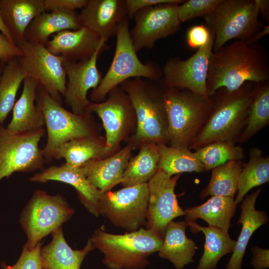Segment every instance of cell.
Returning a JSON list of instances; mask_svg holds the SVG:
<instances>
[{
  "instance_id": "obj_1",
  "label": "cell",
  "mask_w": 269,
  "mask_h": 269,
  "mask_svg": "<svg viewBox=\"0 0 269 269\" xmlns=\"http://www.w3.org/2000/svg\"><path fill=\"white\" fill-rule=\"evenodd\" d=\"M248 82H269V55L264 45L236 40L212 52L206 79L209 97L219 89L233 91Z\"/></svg>"
},
{
  "instance_id": "obj_2",
  "label": "cell",
  "mask_w": 269,
  "mask_h": 269,
  "mask_svg": "<svg viewBox=\"0 0 269 269\" xmlns=\"http://www.w3.org/2000/svg\"><path fill=\"white\" fill-rule=\"evenodd\" d=\"M255 85L246 82L233 91L222 88L210 96L208 117L188 149L196 150L215 142L236 143L246 125Z\"/></svg>"
},
{
  "instance_id": "obj_3",
  "label": "cell",
  "mask_w": 269,
  "mask_h": 269,
  "mask_svg": "<svg viewBox=\"0 0 269 269\" xmlns=\"http://www.w3.org/2000/svg\"><path fill=\"white\" fill-rule=\"evenodd\" d=\"M120 87L129 96L136 116V130L128 142L134 148L145 142L167 144V117L159 80L137 77L125 81Z\"/></svg>"
},
{
  "instance_id": "obj_4",
  "label": "cell",
  "mask_w": 269,
  "mask_h": 269,
  "mask_svg": "<svg viewBox=\"0 0 269 269\" xmlns=\"http://www.w3.org/2000/svg\"><path fill=\"white\" fill-rule=\"evenodd\" d=\"M104 254L103 262L110 269H142L148 257L158 252L163 239L142 228L124 234H113L102 227L89 239Z\"/></svg>"
},
{
  "instance_id": "obj_5",
  "label": "cell",
  "mask_w": 269,
  "mask_h": 269,
  "mask_svg": "<svg viewBox=\"0 0 269 269\" xmlns=\"http://www.w3.org/2000/svg\"><path fill=\"white\" fill-rule=\"evenodd\" d=\"M36 104L41 111L46 128L47 141L43 148L46 163L54 159L59 147L73 139L98 135L99 126L93 114L77 115L65 109L38 85Z\"/></svg>"
},
{
  "instance_id": "obj_6",
  "label": "cell",
  "mask_w": 269,
  "mask_h": 269,
  "mask_svg": "<svg viewBox=\"0 0 269 269\" xmlns=\"http://www.w3.org/2000/svg\"><path fill=\"white\" fill-rule=\"evenodd\" d=\"M163 88L168 123L167 144L188 148L208 117L210 98L186 89Z\"/></svg>"
},
{
  "instance_id": "obj_7",
  "label": "cell",
  "mask_w": 269,
  "mask_h": 269,
  "mask_svg": "<svg viewBox=\"0 0 269 269\" xmlns=\"http://www.w3.org/2000/svg\"><path fill=\"white\" fill-rule=\"evenodd\" d=\"M116 49L111 64L90 97L93 103L105 101L114 88L126 80L139 77L157 81L162 77V70L153 61L143 63L138 58L130 35L129 19L126 18L119 25L116 34Z\"/></svg>"
},
{
  "instance_id": "obj_8",
  "label": "cell",
  "mask_w": 269,
  "mask_h": 269,
  "mask_svg": "<svg viewBox=\"0 0 269 269\" xmlns=\"http://www.w3.org/2000/svg\"><path fill=\"white\" fill-rule=\"evenodd\" d=\"M256 0H222L210 13L204 16L206 26L214 37L213 52L232 39L250 40L264 24L259 19Z\"/></svg>"
},
{
  "instance_id": "obj_9",
  "label": "cell",
  "mask_w": 269,
  "mask_h": 269,
  "mask_svg": "<svg viewBox=\"0 0 269 269\" xmlns=\"http://www.w3.org/2000/svg\"><path fill=\"white\" fill-rule=\"evenodd\" d=\"M75 212L59 194L51 195L42 190L34 192L23 209L20 218L27 236L24 245L32 249L49 234L69 220Z\"/></svg>"
},
{
  "instance_id": "obj_10",
  "label": "cell",
  "mask_w": 269,
  "mask_h": 269,
  "mask_svg": "<svg viewBox=\"0 0 269 269\" xmlns=\"http://www.w3.org/2000/svg\"><path fill=\"white\" fill-rule=\"evenodd\" d=\"M108 95L102 102H91L87 109V113H96L102 122L107 157L119 150L121 142L128 140L136 127L135 111L128 94L119 86Z\"/></svg>"
},
{
  "instance_id": "obj_11",
  "label": "cell",
  "mask_w": 269,
  "mask_h": 269,
  "mask_svg": "<svg viewBox=\"0 0 269 269\" xmlns=\"http://www.w3.org/2000/svg\"><path fill=\"white\" fill-rule=\"evenodd\" d=\"M45 131L12 133L0 125V181L15 172L44 169L43 149L39 147Z\"/></svg>"
},
{
  "instance_id": "obj_12",
  "label": "cell",
  "mask_w": 269,
  "mask_h": 269,
  "mask_svg": "<svg viewBox=\"0 0 269 269\" xmlns=\"http://www.w3.org/2000/svg\"><path fill=\"white\" fill-rule=\"evenodd\" d=\"M22 52L19 60L27 77L34 79L55 100L62 104L66 90L63 58L50 52L45 45L24 41L17 45Z\"/></svg>"
},
{
  "instance_id": "obj_13",
  "label": "cell",
  "mask_w": 269,
  "mask_h": 269,
  "mask_svg": "<svg viewBox=\"0 0 269 269\" xmlns=\"http://www.w3.org/2000/svg\"><path fill=\"white\" fill-rule=\"evenodd\" d=\"M148 201L147 183H142L103 193L99 210L115 226L133 232L146 222Z\"/></svg>"
},
{
  "instance_id": "obj_14",
  "label": "cell",
  "mask_w": 269,
  "mask_h": 269,
  "mask_svg": "<svg viewBox=\"0 0 269 269\" xmlns=\"http://www.w3.org/2000/svg\"><path fill=\"white\" fill-rule=\"evenodd\" d=\"M214 37L186 59L169 58L164 64L159 82L165 88L186 89L208 98L206 79L210 57L213 52Z\"/></svg>"
},
{
  "instance_id": "obj_15",
  "label": "cell",
  "mask_w": 269,
  "mask_h": 269,
  "mask_svg": "<svg viewBox=\"0 0 269 269\" xmlns=\"http://www.w3.org/2000/svg\"><path fill=\"white\" fill-rule=\"evenodd\" d=\"M181 174L169 176L159 169L147 182L148 201L146 229L163 240L168 224L174 218L185 215L179 205L175 188Z\"/></svg>"
},
{
  "instance_id": "obj_16",
  "label": "cell",
  "mask_w": 269,
  "mask_h": 269,
  "mask_svg": "<svg viewBox=\"0 0 269 269\" xmlns=\"http://www.w3.org/2000/svg\"><path fill=\"white\" fill-rule=\"evenodd\" d=\"M178 4L152 5L139 10L134 15V25L130 35L136 52L151 49L156 41L176 33L181 22L177 15Z\"/></svg>"
},
{
  "instance_id": "obj_17",
  "label": "cell",
  "mask_w": 269,
  "mask_h": 269,
  "mask_svg": "<svg viewBox=\"0 0 269 269\" xmlns=\"http://www.w3.org/2000/svg\"><path fill=\"white\" fill-rule=\"evenodd\" d=\"M103 48H99L88 59L77 62L64 60L63 62L68 78L64 102L75 114L87 113V109L92 102L87 98L88 92L91 89H96L102 79L97 61Z\"/></svg>"
},
{
  "instance_id": "obj_18",
  "label": "cell",
  "mask_w": 269,
  "mask_h": 269,
  "mask_svg": "<svg viewBox=\"0 0 269 269\" xmlns=\"http://www.w3.org/2000/svg\"><path fill=\"white\" fill-rule=\"evenodd\" d=\"M127 15L125 0H88L78 18L82 27L108 39L116 35Z\"/></svg>"
},
{
  "instance_id": "obj_19",
  "label": "cell",
  "mask_w": 269,
  "mask_h": 269,
  "mask_svg": "<svg viewBox=\"0 0 269 269\" xmlns=\"http://www.w3.org/2000/svg\"><path fill=\"white\" fill-rule=\"evenodd\" d=\"M107 41V39L101 38L87 28L81 27L55 33L45 46L64 60L77 62L92 57L99 48L105 46Z\"/></svg>"
},
{
  "instance_id": "obj_20",
  "label": "cell",
  "mask_w": 269,
  "mask_h": 269,
  "mask_svg": "<svg viewBox=\"0 0 269 269\" xmlns=\"http://www.w3.org/2000/svg\"><path fill=\"white\" fill-rule=\"evenodd\" d=\"M28 179L34 182L57 181L70 184L75 188L79 200L88 211L96 217L100 215L99 202L103 193L89 182L80 167L65 162L44 168Z\"/></svg>"
},
{
  "instance_id": "obj_21",
  "label": "cell",
  "mask_w": 269,
  "mask_h": 269,
  "mask_svg": "<svg viewBox=\"0 0 269 269\" xmlns=\"http://www.w3.org/2000/svg\"><path fill=\"white\" fill-rule=\"evenodd\" d=\"M133 144L104 158L90 160L80 167L89 182L102 193L111 191L120 183L132 156Z\"/></svg>"
},
{
  "instance_id": "obj_22",
  "label": "cell",
  "mask_w": 269,
  "mask_h": 269,
  "mask_svg": "<svg viewBox=\"0 0 269 269\" xmlns=\"http://www.w3.org/2000/svg\"><path fill=\"white\" fill-rule=\"evenodd\" d=\"M22 93L12 109V117L6 129L12 133L38 131L44 129V119L36 103L38 84L33 78L24 80Z\"/></svg>"
},
{
  "instance_id": "obj_23",
  "label": "cell",
  "mask_w": 269,
  "mask_h": 269,
  "mask_svg": "<svg viewBox=\"0 0 269 269\" xmlns=\"http://www.w3.org/2000/svg\"><path fill=\"white\" fill-rule=\"evenodd\" d=\"M261 191V189L258 188L246 196L242 201L240 206L241 213L237 222L238 224H242V230L226 269H241L243 259L251 236L259 228L268 222L267 213L264 211L257 210L255 208Z\"/></svg>"
},
{
  "instance_id": "obj_24",
  "label": "cell",
  "mask_w": 269,
  "mask_h": 269,
  "mask_svg": "<svg viewBox=\"0 0 269 269\" xmlns=\"http://www.w3.org/2000/svg\"><path fill=\"white\" fill-rule=\"evenodd\" d=\"M52 235V241L40 250L42 267L46 269H80L87 255L95 249L89 239L83 249L73 250L64 238L62 227Z\"/></svg>"
},
{
  "instance_id": "obj_25",
  "label": "cell",
  "mask_w": 269,
  "mask_h": 269,
  "mask_svg": "<svg viewBox=\"0 0 269 269\" xmlns=\"http://www.w3.org/2000/svg\"><path fill=\"white\" fill-rule=\"evenodd\" d=\"M0 12L17 46L25 41V32L30 23L46 11L44 0H0Z\"/></svg>"
},
{
  "instance_id": "obj_26",
  "label": "cell",
  "mask_w": 269,
  "mask_h": 269,
  "mask_svg": "<svg viewBox=\"0 0 269 269\" xmlns=\"http://www.w3.org/2000/svg\"><path fill=\"white\" fill-rule=\"evenodd\" d=\"M75 11L55 10L44 12L36 17L27 27L24 38L27 41L45 45L49 36L65 30L81 27Z\"/></svg>"
},
{
  "instance_id": "obj_27",
  "label": "cell",
  "mask_w": 269,
  "mask_h": 269,
  "mask_svg": "<svg viewBox=\"0 0 269 269\" xmlns=\"http://www.w3.org/2000/svg\"><path fill=\"white\" fill-rule=\"evenodd\" d=\"M185 221L170 222L166 227L163 243L158 251L160 257L167 259L176 269H182L193 262L197 247L185 233Z\"/></svg>"
},
{
  "instance_id": "obj_28",
  "label": "cell",
  "mask_w": 269,
  "mask_h": 269,
  "mask_svg": "<svg viewBox=\"0 0 269 269\" xmlns=\"http://www.w3.org/2000/svg\"><path fill=\"white\" fill-rule=\"evenodd\" d=\"M237 205L234 198L213 196L200 205L184 209L186 216L185 221L188 223L201 219L209 226L217 227L228 233Z\"/></svg>"
},
{
  "instance_id": "obj_29",
  "label": "cell",
  "mask_w": 269,
  "mask_h": 269,
  "mask_svg": "<svg viewBox=\"0 0 269 269\" xmlns=\"http://www.w3.org/2000/svg\"><path fill=\"white\" fill-rule=\"evenodd\" d=\"M106 157V137L98 134L73 139L64 143L57 150L54 159L64 158L67 164L80 167L90 160Z\"/></svg>"
},
{
  "instance_id": "obj_30",
  "label": "cell",
  "mask_w": 269,
  "mask_h": 269,
  "mask_svg": "<svg viewBox=\"0 0 269 269\" xmlns=\"http://www.w3.org/2000/svg\"><path fill=\"white\" fill-rule=\"evenodd\" d=\"M187 224L191 231L202 232L205 237L204 252L197 269H214L223 256L233 253L236 241L232 239L229 233L217 227L201 226L195 221Z\"/></svg>"
},
{
  "instance_id": "obj_31",
  "label": "cell",
  "mask_w": 269,
  "mask_h": 269,
  "mask_svg": "<svg viewBox=\"0 0 269 269\" xmlns=\"http://www.w3.org/2000/svg\"><path fill=\"white\" fill-rule=\"evenodd\" d=\"M137 154L130 159L120 183L124 187L147 183L159 170V151L157 144L145 142Z\"/></svg>"
},
{
  "instance_id": "obj_32",
  "label": "cell",
  "mask_w": 269,
  "mask_h": 269,
  "mask_svg": "<svg viewBox=\"0 0 269 269\" xmlns=\"http://www.w3.org/2000/svg\"><path fill=\"white\" fill-rule=\"evenodd\" d=\"M269 123V82L255 83L246 125L237 142H247Z\"/></svg>"
},
{
  "instance_id": "obj_33",
  "label": "cell",
  "mask_w": 269,
  "mask_h": 269,
  "mask_svg": "<svg viewBox=\"0 0 269 269\" xmlns=\"http://www.w3.org/2000/svg\"><path fill=\"white\" fill-rule=\"evenodd\" d=\"M269 180V158L264 156L258 147L251 149L249 159L243 167L238 180L237 194L235 202L238 204L253 188Z\"/></svg>"
},
{
  "instance_id": "obj_34",
  "label": "cell",
  "mask_w": 269,
  "mask_h": 269,
  "mask_svg": "<svg viewBox=\"0 0 269 269\" xmlns=\"http://www.w3.org/2000/svg\"><path fill=\"white\" fill-rule=\"evenodd\" d=\"M243 167L242 160H233L211 169L210 181L201 191L200 197L204 198L211 195L234 198Z\"/></svg>"
},
{
  "instance_id": "obj_35",
  "label": "cell",
  "mask_w": 269,
  "mask_h": 269,
  "mask_svg": "<svg viewBox=\"0 0 269 269\" xmlns=\"http://www.w3.org/2000/svg\"><path fill=\"white\" fill-rule=\"evenodd\" d=\"M159 151V168L169 176L183 172H202L203 164L188 148L172 147L165 143L157 144Z\"/></svg>"
},
{
  "instance_id": "obj_36",
  "label": "cell",
  "mask_w": 269,
  "mask_h": 269,
  "mask_svg": "<svg viewBox=\"0 0 269 269\" xmlns=\"http://www.w3.org/2000/svg\"><path fill=\"white\" fill-rule=\"evenodd\" d=\"M26 77L19 57L5 63L0 79V125L12 110L17 91Z\"/></svg>"
},
{
  "instance_id": "obj_37",
  "label": "cell",
  "mask_w": 269,
  "mask_h": 269,
  "mask_svg": "<svg viewBox=\"0 0 269 269\" xmlns=\"http://www.w3.org/2000/svg\"><path fill=\"white\" fill-rule=\"evenodd\" d=\"M194 153L203 164L205 171H209L230 161L242 160L245 156L241 146L229 142L211 143L197 149Z\"/></svg>"
},
{
  "instance_id": "obj_38",
  "label": "cell",
  "mask_w": 269,
  "mask_h": 269,
  "mask_svg": "<svg viewBox=\"0 0 269 269\" xmlns=\"http://www.w3.org/2000/svg\"><path fill=\"white\" fill-rule=\"evenodd\" d=\"M222 0H188L178 4L177 15L180 22H184L211 12Z\"/></svg>"
},
{
  "instance_id": "obj_39",
  "label": "cell",
  "mask_w": 269,
  "mask_h": 269,
  "mask_svg": "<svg viewBox=\"0 0 269 269\" xmlns=\"http://www.w3.org/2000/svg\"><path fill=\"white\" fill-rule=\"evenodd\" d=\"M42 245L41 242L32 249H29L24 245L20 256L16 263L11 266L2 262L0 264L1 269H41L42 265L40 250Z\"/></svg>"
},
{
  "instance_id": "obj_40",
  "label": "cell",
  "mask_w": 269,
  "mask_h": 269,
  "mask_svg": "<svg viewBox=\"0 0 269 269\" xmlns=\"http://www.w3.org/2000/svg\"><path fill=\"white\" fill-rule=\"evenodd\" d=\"M211 36V34L206 25H194L187 31V44L191 48L198 49L205 46L209 41Z\"/></svg>"
},
{
  "instance_id": "obj_41",
  "label": "cell",
  "mask_w": 269,
  "mask_h": 269,
  "mask_svg": "<svg viewBox=\"0 0 269 269\" xmlns=\"http://www.w3.org/2000/svg\"><path fill=\"white\" fill-rule=\"evenodd\" d=\"M183 0H125L128 11L127 17L132 19L135 14L140 9L158 4L175 3L180 4L184 2Z\"/></svg>"
},
{
  "instance_id": "obj_42",
  "label": "cell",
  "mask_w": 269,
  "mask_h": 269,
  "mask_svg": "<svg viewBox=\"0 0 269 269\" xmlns=\"http://www.w3.org/2000/svg\"><path fill=\"white\" fill-rule=\"evenodd\" d=\"M88 0H44L45 11L55 10H66L75 11L82 9Z\"/></svg>"
},
{
  "instance_id": "obj_43",
  "label": "cell",
  "mask_w": 269,
  "mask_h": 269,
  "mask_svg": "<svg viewBox=\"0 0 269 269\" xmlns=\"http://www.w3.org/2000/svg\"><path fill=\"white\" fill-rule=\"evenodd\" d=\"M22 55L21 49L11 43L6 37L0 33V60L6 63L10 60Z\"/></svg>"
},
{
  "instance_id": "obj_44",
  "label": "cell",
  "mask_w": 269,
  "mask_h": 269,
  "mask_svg": "<svg viewBox=\"0 0 269 269\" xmlns=\"http://www.w3.org/2000/svg\"><path fill=\"white\" fill-rule=\"evenodd\" d=\"M253 258L251 265L254 269H265L269 267V250L257 246L251 248Z\"/></svg>"
},
{
  "instance_id": "obj_45",
  "label": "cell",
  "mask_w": 269,
  "mask_h": 269,
  "mask_svg": "<svg viewBox=\"0 0 269 269\" xmlns=\"http://www.w3.org/2000/svg\"><path fill=\"white\" fill-rule=\"evenodd\" d=\"M256 0L259 8L260 13H261L263 18L268 22L269 19V0Z\"/></svg>"
},
{
  "instance_id": "obj_46",
  "label": "cell",
  "mask_w": 269,
  "mask_h": 269,
  "mask_svg": "<svg viewBox=\"0 0 269 269\" xmlns=\"http://www.w3.org/2000/svg\"><path fill=\"white\" fill-rule=\"evenodd\" d=\"M269 33V25H268L259 30L250 40L246 42L249 44H253L258 43L263 37Z\"/></svg>"
},
{
  "instance_id": "obj_47",
  "label": "cell",
  "mask_w": 269,
  "mask_h": 269,
  "mask_svg": "<svg viewBox=\"0 0 269 269\" xmlns=\"http://www.w3.org/2000/svg\"><path fill=\"white\" fill-rule=\"evenodd\" d=\"M0 31L1 33L3 34L6 38L12 44H15L12 38L11 34L6 27L4 22L3 21V18L2 17L1 14L0 12Z\"/></svg>"
},
{
  "instance_id": "obj_48",
  "label": "cell",
  "mask_w": 269,
  "mask_h": 269,
  "mask_svg": "<svg viewBox=\"0 0 269 269\" xmlns=\"http://www.w3.org/2000/svg\"><path fill=\"white\" fill-rule=\"evenodd\" d=\"M5 63L0 60V79L2 74Z\"/></svg>"
},
{
  "instance_id": "obj_49",
  "label": "cell",
  "mask_w": 269,
  "mask_h": 269,
  "mask_svg": "<svg viewBox=\"0 0 269 269\" xmlns=\"http://www.w3.org/2000/svg\"><path fill=\"white\" fill-rule=\"evenodd\" d=\"M41 269H45V268L42 267Z\"/></svg>"
}]
</instances>
